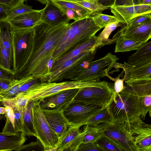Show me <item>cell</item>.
<instances>
[{"instance_id":"cell-1","label":"cell","mask_w":151,"mask_h":151,"mask_svg":"<svg viewBox=\"0 0 151 151\" xmlns=\"http://www.w3.org/2000/svg\"><path fill=\"white\" fill-rule=\"evenodd\" d=\"M69 22L49 24L41 21L33 27V46L25 63L14 77L19 79L32 76L41 79L48 75L53 63L52 55Z\"/></svg>"},{"instance_id":"cell-2","label":"cell","mask_w":151,"mask_h":151,"mask_svg":"<svg viewBox=\"0 0 151 151\" xmlns=\"http://www.w3.org/2000/svg\"><path fill=\"white\" fill-rule=\"evenodd\" d=\"M101 29L91 15L69 23L53 53V63L87 42Z\"/></svg>"},{"instance_id":"cell-3","label":"cell","mask_w":151,"mask_h":151,"mask_svg":"<svg viewBox=\"0 0 151 151\" xmlns=\"http://www.w3.org/2000/svg\"><path fill=\"white\" fill-rule=\"evenodd\" d=\"M124 86L122 91L115 93L106 108L112 122H124L140 117L142 114L140 97L129 86Z\"/></svg>"},{"instance_id":"cell-4","label":"cell","mask_w":151,"mask_h":151,"mask_svg":"<svg viewBox=\"0 0 151 151\" xmlns=\"http://www.w3.org/2000/svg\"><path fill=\"white\" fill-rule=\"evenodd\" d=\"M99 82H82L73 81L59 83L36 82L26 91L17 95L23 96L30 101L42 99L62 91L70 89L81 88L87 87L97 86Z\"/></svg>"},{"instance_id":"cell-5","label":"cell","mask_w":151,"mask_h":151,"mask_svg":"<svg viewBox=\"0 0 151 151\" xmlns=\"http://www.w3.org/2000/svg\"><path fill=\"white\" fill-rule=\"evenodd\" d=\"M13 52L12 70L15 73L21 68L28 59L33 43V28L15 29L11 27Z\"/></svg>"},{"instance_id":"cell-6","label":"cell","mask_w":151,"mask_h":151,"mask_svg":"<svg viewBox=\"0 0 151 151\" xmlns=\"http://www.w3.org/2000/svg\"><path fill=\"white\" fill-rule=\"evenodd\" d=\"M119 59L115 55L108 53L103 57L90 62L86 68L83 66L73 72L69 79L73 81L97 82L113 67L114 63Z\"/></svg>"},{"instance_id":"cell-7","label":"cell","mask_w":151,"mask_h":151,"mask_svg":"<svg viewBox=\"0 0 151 151\" xmlns=\"http://www.w3.org/2000/svg\"><path fill=\"white\" fill-rule=\"evenodd\" d=\"M33 115L34 127L44 151H57L59 137L48 123L39 100L34 101Z\"/></svg>"},{"instance_id":"cell-8","label":"cell","mask_w":151,"mask_h":151,"mask_svg":"<svg viewBox=\"0 0 151 151\" xmlns=\"http://www.w3.org/2000/svg\"><path fill=\"white\" fill-rule=\"evenodd\" d=\"M96 48L95 47L67 60L58 69L50 72L45 78L40 79V82H57L69 78L73 72L84 66V63H90L92 61L97 50Z\"/></svg>"},{"instance_id":"cell-9","label":"cell","mask_w":151,"mask_h":151,"mask_svg":"<svg viewBox=\"0 0 151 151\" xmlns=\"http://www.w3.org/2000/svg\"><path fill=\"white\" fill-rule=\"evenodd\" d=\"M114 86L106 82L100 86L87 87L79 88L73 101H82L106 108L114 98Z\"/></svg>"},{"instance_id":"cell-10","label":"cell","mask_w":151,"mask_h":151,"mask_svg":"<svg viewBox=\"0 0 151 151\" xmlns=\"http://www.w3.org/2000/svg\"><path fill=\"white\" fill-rule=\"evenodd\" d=\"M135 151H151V124L140 117L124 122Z\"/></svg>"},{"instance_id":"cell-11","label":"cell","mask_w":151,"mask_h":151,"mask_svg":"<svg viewBox=\"0 0 151 151\" xmlns=\"http://www.w3.org/2000/svg\"><path fill=\"white\" fill-rule=\"evenodd\" d=\"M103 109L97 105L73 101L63 109V113L70 125L81 127Z\"/></svg>"},{"instance_id":"cell-12","label":"cell","mask_w":151,"mask_h":151,"mask_svg":"<svg viewBox=\"0 0 151 151\" xmlns=\"http://www.w3.org/2000/svg\"><path fill=\"white\" fill-rule=\"evenodd\" d=\"M113 67L117 70L121 68L124 70V75L123 79L125 83L131 80L151 76V58L132 64L116 62Z\"/></svg>"},{"instance_id":"cell-13","label":"cell","mask_w":151,"mask_h":151,"mask_svg":"<svg viewBox=\"0 0 151 151\" xmlns=\"http://www.w3.org/2000/svg\"><path fill=\"white\" fill-rule=\"evenodd\" d=\"M104 134L117 143L124 151H135L124 122H111L106 128Z\"/></svg>"},{"instance_id":"cell-14","label":"cell","mask_w":151,"mask_h":151,"mask_svg":"<svg viewBox=\"0 0 151 151\" xmlns=\"http://www.w3.org/2000/svg\"><path fill=\"white\" fill-rule=\"evenodd\" d=\"M80 88L68 89L39 101L42 109H63L73 100Z\"/></svg>"},{"instance_id":"cell-15","label":"cell","mask_w":151,"mask_h":151,"mask_svg":"<svg viewBox=\"0 0 151 151\" xmlns=\"http://www.w3.org/2000/svg\"><path fill=\"white\" fill-rule=\"evenodd\" d=\"M111 12L123 24H127L133 18L140 15L151 14V5L139 4L127 6H112Z\"/></svg>"},{"instance_id":"cell-16","label":"cell","mask_w":151,"mask_h":151,"mask_svg":"<svg viewBox=\"0 0 151 151\" xmlns=\"http://www.w3.org/2000/svg\"><path fill=\"white\" fill-rule=\"evenodd\" d=\"M42 109L48 123L60 138L70 125L64 114L63 109Z\"/></svg>"},{"instance_id":"cell-17","label":"cell","mask_w":151,"mask_h":151,"mask_svg":"<svg viewBox=\"0 0 151 151\" xmlns=\"http://www.w3.org/2000/svg\"><path fill=\"white\" fill-rule=\"evenodd\" d=\"M120 30L122 37L145 43L151 38V14L149 18L144 23L132 27L125 25Z\"/></svg>"},{"instance_id":"cell-18","label":"cell","mask_w":151,"mask_h":151,"mask_svg":"<svg viewBox=\"0 0 151 151\" xmlns=\"http://www.w3.org/2000/svg\"><path fill=\"white\" fill-rule=\"evenodd\" d=\"M42 11L43 9L40 10L34 9L17 16L7 22L15 29L33 28L41 21Z\"/></svg>"},{"instance_id":"cell-19","label":"cell","mask_w":151,"mask_h":151,"mask_svg":"<svg viewBox=\"0 0 151 151\" xmlns=\"http://www.w3.org/2000/svg\"><path fill=\"white\" fill-rule=\"evenodd\" d=\"M22 132H2L0 134V151H15L23 145L27 139Z\"/></svg>"},{"instance_id":"cell-20","label":"cell","mask_w":151,"mask_h":151,"mask_svg":"<svg viewBox=\"0 0 151 151\" xmlns=\"http://www.w3.org/2000/svg\"><path fill=\"white\" fill-rule=\"evenodd\" d=\"M41 20L50 24L69 22L70 20L59 7L51 0H48L45 6L43 9Z\"/></svg>"},{"instance_id":"cell-21","label":"cell","mask_w":151,"mask_h":151,"mask_svg":"<svg viewBox=\"0 0 151 151\" xmlns=\"http://www.w3.org/2000/svg\"><path fill=\"white\" fill-rule=\"evenodd\" d=\"M98 36H93L88 41L78 46L72 51L53 63L50 72H53L61 67L67 60L76 56L82 53L96 47Z\"/></svg>"},{"instance_id":"cell-22","label":"cell","mask_w":151,"mask_h":151,"mask_svg":"<svg viewBox=\"0 0 151 151\" xmlns=\"http://www.w3.org/2000/svg\"><path fill=\"white\" fill-rule=\"evenodd\" d=\"M34 101H29L23 111V124L21 132L26 136H34L37 137L34 127L33 115Z\"/></svg>"},{"instance_id":"cell-23","label":"cell","mask_w":151,"mask_h":151,"mask_svg":"<svg viewBox=\"0 0 151 151\" xmlns=\"http://www.w3.org/2000/svg\"><path fill=\"white\" fill-rule=\"evenodd\" d=\"M126 83L140 97L146 95L151 96V77L131 80Z\"/></svg>"},{"instance_id":"cell-24","label":"cell","mask_w":151,"mask_h":151,"mask_svg":"<svg viewBox=\"0 0 151 151\" xmlns=\"http://www.w3.org/2000/svg\"><path fill=\"white\" fill-rule=\"evenodd\" d=\"M0 41L7 50L10 58L11 67H12L13 52L11 32V26L7 22L0 21Z\"/></svg>"},{"instance_id":"cell-25","label":"cell","mask_w":151,"mask_h":151,"mask_svg":"<svg viewBox=\"0 0 151 151\" xmlns=\"http://www.w3.org/2000/svg\"><path fill=\"white\" fill-rule=\"evenodd\" d=\"M36 79L32 76H29L18 79L13 78L10 82L8 89L0 91V97L10 98L15 96L18 93L20 88L23 85Z\"/></svg>"},{"instance_id":"cell-26","label":"cell","mask_w":151,"mask_h":151,"mask_svg":"<svg viewBox=\"0 0 151 151\" xmlns=\"http://www.w3.org/2000/svg\"><path fill=\"white\" fill-rule=\"evenodd\" d=\"M80 127L70 125L60 138L57 151H65L80 134Z\"/></svg>"},{"instance_id":"cell-27","label":"cell","mask_w":151,"mask_h":151,"mask_svg":"<svg viewBox=\"0 0 151 151\" xmlns=\"http://www.w3.org/2000/svg\"><path fill=\"white\" fill-rule=\"evenodd\" d=\"M145 43L144 42L126 38L122 36L116 42L115 52H124L137 50Z\"/></svg>"},{"instance_id":"cell-28","label":"cell","mask_w":151,"mask_h":151,"mask_svg":"<svg viewBox=\"0 0 151 151\" xmlns=\"http://www.w3.org/2000/svg\"><path fill=\"white\" fill-rule=\"evenodd\" d=\"M109 123H102L96 126L87 124L86 131L83 143L96 142L104 135Z\"/></svg>"},{"instance_id":"cell-29","label":"cell","mask_w":151,"mask_h":151,"mask_svg":"<svg viewBox=\"0 0 151 151\" xmlns=\"http://www.w3.org/2000/svg\"><path fill=\"white\" fill-rule=\"evenodd\" d=\"M151 58V41L144 43L128 58L127 63L132 64Z\"/></svg>"},{"instance_id":"cell-30","label":"cell","mask_w":151,"mask_h":151,"mask_svg":"<svg viewBox=\"0 0 151 151\" xmlns=\"http://www.w3.org/2000/svg\"><path fill=\"white\" fill-rule=\"evenodd\" d=\"M119 22L111 23L107 25L103 31L98 36L96 44L98 48L105 45H109L110 39L109 37L112 32L116 28L122 25Z\"/></svg>"},{"instance_id":"cell-31","label":"cell","mask_w":151,"mask_h":151,"mask_svg":"<svg viewBox=\"0 0 151 151\" xmlns=\"http://www.w3.org/2000/svg\"><path fill=\"white\" fill-rule=\"evenodd\" d=\"M51 0L59 6L73 10L81 18L90 16L93 13L87 9L74 3L58 0Z\"/></svg>"},{"instance_id":"cell-32","label":"cell","mask_w":151,"mask_h":151,"mask_svg":"<svg viewBox=\"0 0 151 151\" xmlns=\"http://www.w3.org/2000/svg\"><path fill=\"white\" fill-rule=\"evenodd\" d=\"M112 122L110 113L107 108H104L94 115L84 125L88 124L92 126H96L102 123H110Z\"/></svg>"},{"instance_id":"cell-33","label":"cell","mask_w":151,"mask_h":151,"mask_svg":"<svg viewBox=\"0 0 151 151\" xmlns=\"http://www.w3.org/2000/svg\"><path fill=\"white\" fill-rule=\"evenodd\" d=\"M0 69L4 72L13 76L15 74V73L11 68V66L10 56L8 52L0 41Z\"/></svg>"},{"instance_id":"cell-34","label":"cell","mask_w":151,"mask_h":151,"mask_svg":"<svg viewBox=\"0 0 151 151\" xmlns=\"http://www.w3.org/2000/svg\"><path fill=\"white\" fill-rule=\"evenodd\" d=\"M91 15L95 23L101 28L111 23L119 22L114 16L105 14L99 12L93 13Z\"/></svg>"},{"instance_id":"cell-35","label":"cell","mask_w":151,"mask_h":151,"mask_svg":"<svg viewBox=\"0 0 151 151\" xmlns=\"http://www.w3.org/2000/svg\"><path fill=\"white\" fill-rule=\"evenodd\" d=\"M0 101L3 105L12 104L16 105L23 111L26 109L29 102L28 99L25 96L17 95L15 96L10 98L0 97Z\"/></svg>"},{"instance_id":"cell-36","label":"cell","mask_w":151,"mask_h":151,"mask_svg":"<svg viewBox=\"0 0 151 151\" xmlns=\"http://www.w3.org/2000/svg\"><path fill=\"white\" fill-rule=\"evenodd\" d=\"M24 1H22L18 5L11 9L6 18L2 21L7 22L17 16L34 10L32 6L24 4Z\"/></svg>"},{"instance_id":"cell-37","label":"cell","mask_w":151,"mask_h":151,"mask_svg":"<svg viewBox=\"0 0 151 151\" xmlns=\"http://www.w3.org/2000/svg\"><path fill=\"white\" fill-rule=\"evenodd\" d=\"M96 142L105 151H124L117 143L105 134Z\"/></svg>"},{"instance_id":"cell-38","label":"cell","mask_w":151,"mask_h":151,"mask_svg":"<svg viewBox=\"0 0 151 151\" xmlns=\"http://www.w3.org/2000/svg\"><path fill=\"white\" fill-rule=\"evenodd\" d=\"M79 5L93 13L99 12L110 8L102 5L97 0H82L72 2Z\"/></svg>"},{"instance_id":"cell-39","label":"cell","mask_w":151,"mask_h":151,"mask_svg":"<svg viewBox=\"0 0 151 151\" xmlns=\"http://www.w3.org/2000/svg\"><path fill=\"white\" fill-rule=\"evenodd\" d=\"M6 107V112L5 116L6 121L2 132H16L15 129V117L13 109L7 105L4 106Z\"/></svg>"},{"instance_id":"cell-40","label":"cell","mask_w":151,"mask_h":151,"mask_svg":"<svg viewBox=\"0 0 151 151\" xmlns=\"http://www.w3.org/2000/svg\"><path fill=\"white\" fill-rule=\"evenodd\" d=\"M7 105L11 107L13 109L15 117V129L16 132H21L23 124V111L15 105L8 104Z\"/></svg>"},{"instance_id":"cell-41","label":"cell","mask_w":151,"mask_h":151,"mask_svg":"<svg viewBox=\"0 0 151 151\" xmlns=\"http://www.w3.org/2000/svg\"><path fill=\"white\" fill-rule=\"evenodd\" d=\"M84 125L83 130L81 132L65 151H77L79 147L83 143L86 134L87 125Z\"/></svg>"},{"instance_id":"cell-42","label":"cell","mask_w":151,"mask_h":151,"mask_svg":"<svg viewBox=\"0 0 151 151\" xmlns=\"http://www.w3.org/2000/svg\"><path fill=\"white\" fill-rule=\"evenodd\" d=\"M124 72V70H122V72L115 78L111 77L107 73L105 76L108 78L110 80L114 81V89L115 93H119L123 91L124 88L125 86L124 84V80L123 78L120 79L121 76H123Z\"/></svg>"},{"instance_id":"cell-43","label":"cell","mask_w":151,"mask_h":151,"mask_svg":"<svg viewBox=\"0 0 151 151\" xmlns=\"http://www.w3.org/2000/svg\"><path fill=\"white\" fill-rule=\"evenodd\" d=\"M44 151V148L39 140L37 138L35 142H32L27 145H23L15 151Z\"/></svg>"},{"instance_id":"cell-44","label":"cell","mask_w":151,"mask_h":151,"mask_svg":"<svg viewBox=\"0 0 151 151\" xmlns=\"http://www.w3.org/2000/svg\"><path fill=\"white\" fill-rule=\"evenodd\" d=\"M142 109L141 116L144 120L146 115L151 109V96L146 95L140 97Z\"/></svg>"},{"instance_id":"cell-45","label":"cell","mask_w":151,"mask_h":151,"mask_svg":"<svg viewBox=\"0 0 151 151\" xmlns=\"http://www.w3.org/2000/svg\"><path fill=\"white\" fill-rule=\"evenodd\" d=\"M150 14H146L138 16L131 19L126 26L128 27H132L139 25L148 20Z\"/></svg>"},{"instance_id":"cell-46","label":"cell","mask_w":151,"mask_h":151,"mask_svg":"<svg viewBox=\"0 0 151 151\" xmlns=\"http://www.w3.org/2000/svg\"><path fill=\"white\" fill-rule=\"evenodd\" d=\"M105 151L96 142L82 143L79 147L77 151Z\"/></svg>"},{"instance_id":"cell-47","label":"cell","mask_w":151,"mask_h":151,"mask_svg":"<svg viewBox=\"0 0 151 151\" xmlns=\"http://www.w3.org/2000/svg\"><path fill=\"white\" fill-rule=\"evenodd\" d=\"M58 6L63 13L65 14L68 19H73L74 21H76L82 19L78 15L76 12L73 10L68 8Z\"/></svg>"},{"instance_id":"cell-48","label":"cell","mask_w":151,"mask_h":151,"mask_svg":"<svg viewBox=\"0 0 151 151\" xmlns=\"http://www.w3.org/2000/svg\"><path fill=\"white\" fill-rule=\"evenodd\" d=\"M10 9L9 7L0 4V21H3L6 18Z\"/></svg>"},{"instance_id":"cell-49","label":"cell","mask_w":151,"mask_h":151,"mask_svg":"<svg viewBox=\"0 0 151 151\" xmlns=\"http://www.w3.org/2000/svg\"><path fill=\"white\" fill-rule=\"evenodd\" d=\"M20 0H0V4L6 5L11 9L18 5Z\"/></svg>"},{"instance_id":"cell-50","label":"cell","mask_w":151,"mask_h":151,"mask_svg":"<svg viewBox=\"0 0 151 151\" xmlns=\"http://www.w3.org/2000/svg\"><path fill=\"white\" fill-rule=\"evenodd\" d=\"M131 5V0H115L113 6H127Z\"/></svg>"},{"instance_id":"cell-51","label":"cell","mask_w":151,"mask_h":151,"mask_svg":"<svg viewBox=\"0 0 151 151\" xmlns=\"http://www.w3.org/2000/svg\"><path fill=\"white\" fill-rule=\"evenodd\" d=\"M103 6L110 7L114 5L115 0H97Z\"/></svg>"},{"instance_id":"cell-52","label":"cell","mask_w":151,"mask_h":151,"mask_svg":"<svg viewBox=\"0 0 151 151\" xmlns=\"http://www.w3.org/2000/svg\"><path fill=\"white\" fill-rule=\"evenodd\" d=\"M10 81L0 80V91H4L8 89L9 86V83Z\"/></svg>"},{"instance_id":"cell-53","label":"cell","mask_w":151,"mask_h":151,"mask_svg":"<svg viewBox=\"0 0 151 151\" xmlns=\"http://www.w3.org/2000/svg\"><path fill=\"white\" fill-rule=\"evenodd\" d=\"M0 80L7 81H10L12 80V79L14 78L5 74L4 73H3L2 70L1 69L0 70Z\"/></svg>"},{"instance_id":"cell-54","label":"cell","mask_w":151,"mask_h":151,"mask_svg":"<svg viewBox=\"0 0 151 151\" xmlns=\"http://www.w3.org/2000/svg\"><path fill=\"white\" fill-rule=\"evenodd\" d=\"M141 4L151 5V0H142Z\"/></svg>"},{"instance_id":"cell-55","label":"cell","mask_w":151,"mask_h":151,"mask_svg":"<svg viewBox=\"0 0 151 151\" xmlns=\"http://www.w3.org/2000/svg\"><path fill=\"white\" fill-rule=\"evenodd\" d=\"M141 4V0H131V5Z\"/></svg>"},{"instance_id":"cell-56","label":"cell","mask_w":151,"mask_h":151,"mask_svg":"<svg viewBox=\"0 0 151 151\" xmlns=\"http://www.w3.org/2000/svg\"><path fill=\"white\" fill-rule=\"evenodd\" d=\"M0 114H4L6 113V107H0Z\"/></svg>"},{"instance_id":"cell-57","label":"cell","mask_w":151,"mask_h":151,"mask_svg":"<svg viewBox=\"0 0 151 151\" xmlns=\"http://www.w3.org/2000/svg\"><path fill=\"white\" fill-rule=\"evenodd\" d=\"M42 4H46L48 0H36Z\"/></svg>"},{"instance_id":"cell-58","label":"cell","mask_w":151,"mask_h":151,"mask_svg":"<svg viewBox=\"0 0 151 151\" xmlns=\"http://www.w3.org/2000/svg\"><path fill=\"white\" fill-rule=\"evenodd\" d=\"M58 0V1H65L67 2H74L78 1H82L84 0Z\"/></svg>"},{"instance_id":"cell-59","label":"cell","mask_w":151,"mask_h":151,"mask_svg":"<svg viewBox=\"0 0 151 151\" xmlns=\"http://www.w3.org/2000/svg\"><path fill=\"white\" fill-rule=\"evenodd\" d=\"M149 116L151 117V109L149 112Z\"/></svg>"},{"instance_id":"cell-60","label":"cell","mask_w":151,"mask_h":151,"mask_svg":"<svg viewBox=\"0 0 151 151\" xmlns=\"http://www.w3.org/2000/svg\"><path fill=\"white\" fill-rule=\"evenodd\" d=\"M21 1H26L27 0H20Z\"/></svg>"},{"instance_id":"cell-61","label":"cell","mask_w":151,"mask_h":151,"mask_svg":"<svg viewBox=\"0 0 151 151\" xmlns=\"http://www.w3.org/2000/svg\"><path fill=\"white\" fill-rule=\"evenodd\" d=\"M142 0H141V1H142Z\"/></svg>"},{"instance_id":"cell-62","label":"cell","mask_w":151,"mask_h":151,"mask_svg":"<svg viewBox=\"0 0 151 151\" xmlns=\"http://www.w3.org/2000/svg\"></svg>"}]
</instances>
